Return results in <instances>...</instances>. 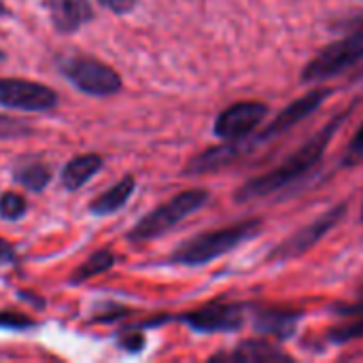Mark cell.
Masks as SVG:
<instances>
[{
    "label": "cell",
    "instance_id": "cell-1",
    "mask_svg": "<svg viewBox=\"0 0 363 363\" xmlns=\"http://www.w3.org/2000/svg\"><path fill=\"white\" fill-rule=\"evenodd\" d=\"M349 113H340L336 115L330 123H325L311 140H306L296 153H291L283 164H279L277 168L247 181L238 191H236V200L238 202H251V200H259L266 196L277 194L279 189H285L287 185L300 181L304 174H308L323 157L328 145L332 143V138L340 132L342 123L347 121Z\"/></svg>",
    "mask_w": 363,
    "mask_h": 363
},
{
    "label": "cell",
    "instance_id": "cell-2",
    "mask_svg": "<svg viewBox=\"0 0 363 363\" xmlns=\"http://www.w3.org/2000/svg\"><path fill=\"white\" fill-rule=\"evenodd\" d=\"M262 232L259 219H247L228 228L202 232L185 242H181L168 257V264L174 266H204L234 249H238L242 242L253 240Z\"/></svg>",
    "mask_w": 363,
    "mask_h": 363
},
{
    "label": "cell",
    "instance_id": "cell-3",
    "mask_svg": "<svg viewBox=\"0 0 363 363\" xmlns=\"http://www.w3.org/2000/svg\"><path fill=\"white\" fill-rule=\"evenodd\" d=\"M208 202L206 189H187L157 206L155 211L147 213L140 221L134 223V228L128 232V240L134 245H143L149 240H155L164 234H168L172 228H177L181 221L191 217L196 211H200Z\"/></svg>",
    "mask_w": 363,
    "mask_h": 363
},
{
    "label": "cell",
    "instance_id": "cell-4",
    "mask_svg": "<svg viewBox=\"0 0 363 363\" xmlns=\"http://www.w3.org/2000/svg\"><path fill=\"white\" fill-rule=\"evenodd\" d=\"M57 68L68 83H72L79 91L87 96H113L123 85L119 72L96 57H62L57 62Z\"/></svg>",
    "mask_w": 363,
    "mask_h": 363
},
{
    "label": "cell",
    "instance_id": "cell-5",
    "mask_svg": "<svg viewBox=\"0 0 363 363\" xmlns=\"http://www.w3.org/2000/svg\"><path fill=\"white\" fill-rule=\"evenodd\" d=\"M363 60V26L347 34L345 38L328 45L321 53H317L304 68V83H319L330 77L345 72Z\"/></svg>",
    "mask_w": 363,
    "mask_h": 363
},
{
    "label": "cell",
    "instance_id": "cell-6",
    "mask_svg": "<svg viewBox=\"0 0 363 363\" xmlns=\"http://www.w3.org/2000/svg\"><path fill=\"white\" fill-rule=\"evenodd\" d=\"M345 211H347V204H338V206L325 211L315 221H311L308 225L300 228L298 232L287 236L283 242H279L272 249V253L268 255V259L270 262H291V259L304 255L340 223V219L345 217Z\"/></svg>",
    "mask_w": 363,
    "mask_h": 363
},
{
    "label": "cell",
    "instance_id": "cell-7",
    "mask_svg": "<svg viewBox=\"0 0 363 363\" xmlns=\"http://www.w3.org/2000/svg\"><path fill=\"white\" fill-rule=\"evenodd\" d=\"M247 306L238 302H213L198 311L174 317V321L185 323L198 334H230L245 325Z\"/></svg>",
    "mask_w": 363,
    "mask_h": 363
},
{
    "label": "cell",
    "instance_id": "cell-8",
    "mask_svg": "<svg viewBox=\"0 0 363 363\" xmlns=\"http://www.w3.org/2000/svg\"><path fill=\"white\" fill-rule=\"evenodd\" d=\"M60 96L49 85L28 79L0 77V106L28 113H45L55 108Z\"/></svg>",
    "mask_w": 363,
    "mask_h": 363
},
{
    "label": "cell",
    "instance_id": "cell-9",
    "mask_svg": "<svg viewBox=\"0 0 363 363\" xmlns=\"http://www.w3.org/2000/svg\"><path fill=\"white\" fill-rule=\"evenodd\" d=\"M268 115V106L257 100H245L228 106L215 119V136L221 140H242L249 138L264 117Z\"/></svg>",
    "mask_w": 363,
    "mask_h": 363
},
{
    "label": "cell",
    "instance_id": "cell-10",
    "mask_svg": "<svg viewBox=\"0 0 363 363\" xmlns=\"http://www.w3.org/2000/svg\"><path fill=\"white\" fill-rule=\"evenodd\" d=\"M330 89H325V87H321V89H313V91H308V94H304L302 98H298V100H294L291 104H287L268 125H264V130L262 132H257L255 136L251 134V143H253V147H257V145H264V143H268V140H272V138H277V136H281V134H285V132H289L294 125H298L300 121H304L308 115H313L328 98H330Z\"/></svg>",
    "mask_w": 363,
    "mask_h": 363
},
{
    "label": "cell",
    "instance_id": "cell-11",
    "mask_svg": "<svg viewBox=\"0 0 363 363\" xmlns=\"http://www.w3.org/2000/svg\"><path fill=\"white\" fill-rule=\"evenodd\" d=\"M251 149H253L251 136L249 138H242V140H225L223 145H217V147H211V149L198 153L185 166V174H208V172H217V170L228 168L230 164L238 162Z\"/></svg>",
    "mask_w": 363,
    "mask_h": 363
},
{
    "label": "cell",
    "instance_id": "cell-12",
    "mask_svg": "<svg viewBox=\"0 0 363 363\" xmlns=\"http://www.w3.org/2000/svg\"><path fill=\"white\" fill-rule=\"evenodd\" d=\"M51 23L62 34H74L94 19L89 0H45Z\"/></svg>",
    "mask_w": 363,
    "mask_h": 363
},
{
    "label": "cell",
    "instance_id": "cell-13",
    "mask_svg": "<svg viewBox=\"0 0 363 363\" xmlns=\"http://www.w3.org/2000/svg\"><path fill=\"white\" fill-rule=\"evenodd\" d=\"M302 315L294 311H272L259 308L253 317V325L259 334L274 336V338H289L294 336Z\"/></svg>",
    "mask_w": 363,
    "mask_h": 363
},
{
    "label": "cell",
    "instance_id": "cell-14",
    "mask_svg": "<svg viewBox=\"0 0 363 363\" xmlns=\"http://www.w3.org/2000/svg\"><path fill=\"white\" fill-rule=\"evenodd\" d=\"M104 160L98 155V153H83V155H77L72 157L68 164H64L62 168V185L68 189V191H77L81 189L85 183L91 181V177L102 168Z\"/></svg>",
    "mask_w": 363,
    "mask_h": 363
},
{
    "label": "cell",
    "instance_id": "cell-15",
    "mask_svg": "<svg viewBox=\"0 0 363 363\" xmlns=\"http://www.w3.org/2000/svg\"><path fill=\"white\" fill-rule=\"evenodd\" d=\"M217 359H228V362L240 363L291 362V357L285 351H281V349H277V347H272V345H268L264 340H247V342L238 345L232 353L219 355Z\"/></svg>",
    "mask_w": 363,
    "mask_h": 363
},
{
    "label": "cell",
    "instance_id": "cell-16",
    "mask_svg": "<svg viewBox=\"0 0 363 363\" xmlns=\"http://www.w3.org/2000/svg\"><path fill=\"white\" fill-rule=\"evenodd\" d=\"M134 189H136V179L132 174L123 177L119 183H115L111 189H106L104 194H100L96 200L89 202V213L104 217V215H113V213L121 211L130 202Z\"/></svg>",
    "mask_w": 363,
    "mask_h": 363
},
{
    "label": "cell",
    "instance_id": "cell-17",
    "mask_svg": "<svg viewBox=\"0 0 363 363\" xmlns=\"http://www.w3.org/2000/svg\"><path fill=\"white\" fill-rule=\"evenodd\" d=\"M115 262H117V257H115V253H113L111 249H100V251L91 253V255L72 272L70 285H81V283H85V281L98 277V274L108 272V270L115 266Z\"/></svg>",
    "mask_w": 363,
    "mask_h": 363
},
{
    "label": "cell",
    "instance_id": "cell-18",
    "mask_svg": "<svg viewBox=\"0 0 363 363\" xmlns=\"http://www.w3.org/2000/svg\"><path fill=\"white\" fill-rule=\"evenodd\" d=\"M340 315L347 321L336 325L330 332V338L334 342H349V340L363 338V302L362 304H355V306H347Z\"/></svg>",
    "mask_w": 363,
    "mask_h": 363
},
{
    "label": "cell",
    "instance_id": "cell-19",
    "mask_svg": "<svg viewBox=\"0 0 363 363\" xmlns=\"http://www.w3.org/2000/svg\"><path fill=\"white\" fill-rule=\"evenodd\" d=\"M15 181L28 191H43L51 181V170L43 162H28L15 170Z\"/></svg>",
    "mask_w": 363,
    "mask_h": 363
},
{
    "label": "cell",
    "instance_id": "cell-20",
    "mask_svg": "<svg viewBox=\"0 0 363 363\" xmlns=\"http://www.w3.org/2000/svg\"><path fill=\"white\" fill-rule=\"evenodd\" d=\"M28 211V202L21 194L6 191L0 196V217L4 221H19Z\"/></svg>",
    "mask_w": 363,
    "mask_h": 363
},
{
    "label": "cell",
    "instance_id": "cell-21",
    "mask_svg": "<svg viewBox=\"0 0 363 363\" xmlns=\"http://www.w3.org/2000/svg\"><path fill=\"white\" fill-rule=\"evenodd\" d=\"M36 321L21 315V313H11V311H2L0 313V328L2 330H17V332H26L30 328H34Z\"/></svg>",
    "mask_w": 363,
    "mask_h": 363
},
{
    "label": "cell",
    "instance_id": "cell-22",
    "mask_svg": "<svg viewBox=\"0 0 363 363\" xmlns=\"http://www.w3.org/2000/svg\"><path fill=\"white\" fill-rule=\"evenodd\" d=\"M100 6H104L106 11L115 13V15H128L134 11L136 0H98Z\"/></svg>",
    "mask_w": 363,
    "mask_h": 363
},
{
    "label": "cell",
    "instance_id": "cell-23",
    "mask_svg": "<svg viewBox=\"0 0 363 363\" xmlns=\"http://www.w3.org/2000/svg\"><path fill=\"white\" fill-rule=\"evenodd\" d=\"M359 160H363V125L353 136L349 151H347V162H359Z\"/></svg>",
    "mask_w": 363,
    "mask_h": 363
},
{
    "label": "cell",
    "instance_id": "cell-24",
    "mask_svg": "<svg viewBox=\"0 0 363 363\" xmlns=\"http://www.w3.org/2000/svg\"><path fill=\"white\" fill-rule=\"evenodd\" d=\"M17 262V251L15 247L6 240V238H0V266H11Z\"/></svg>",
    "mask_w": 363,
    "mask_h": 363
},
{
    "label": "cell",
    "instance_id": "cell-25",
    "mask_svg": "<svg viewBox=\"0 0 363 363\" xmlns=\"http://www.w3.org/2000/svg\"><path fill=\"white\" fill-rule=\"evenodd\" d=\"M121 345H123V349H128V351H140L143 345H145V338H143L140 334H136V332H130L128 338H121Z\"/></svg>",
    "mask_w": 363,
    "mask_h": 363
},
{
    "label": "cell",
    "instance_id": "cell-26",
    "mask_svg": "<svg viewBox=\"0 0 363 363\" xmlns=\"http://www.w3.org/2000/svg\"><path fill=\"white\" fill-rule=\"evenodd\" d=\"M4 15H9V9H6L4 0H0V17H4Z\"/></svg>",
    "mask_w": 363,
    "mask_h": 363
},
{
    "label": "cell",
    "instance_id": "cell-27",
    "mask_svg": "<svg viewBox=\"0 0 363 363\" xmlns=\"http://www.w3.org/2000/svg\"><path fill=\"white\" fill-rule=\"evenodd\" d=\"M2 62H4V51L0 49V64H2Z\"/></svg>",
    "mask_w": 363,
    "mask_h": 363
},
{
    "label": "cell",
    "instance_id": "cell-28",
    "mask_svg": "<svg viewBox=\"0 0 363 363\" xmlns=\"http://www.w3.org/2000/svg\"><path fill=\"white\" fill-rule=\"evenodd\" d=\"M359 74H363V70H362V72H359Z\"/></svg>",
    "mask_w": 363,
    "mask_h": 363
},
{
    "label": "cell",
    "instance_id": "cell-29",
    "mask_svg": "<svg viewBox=\"0 0 363 363\" xmlns=\"http://www.w3.org/2000/svg\"><path fill=\"white\" fill-rule=\"evenodd\" d=\"M362 219H363V213H362Z\"/></svg>",
    "mask_w": 363,
    "mask_h": 363
}]
</instances>
